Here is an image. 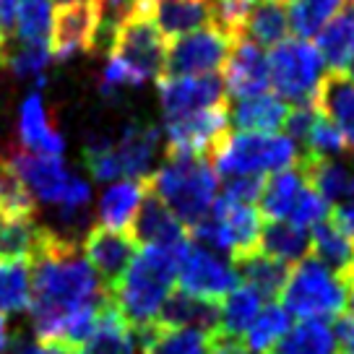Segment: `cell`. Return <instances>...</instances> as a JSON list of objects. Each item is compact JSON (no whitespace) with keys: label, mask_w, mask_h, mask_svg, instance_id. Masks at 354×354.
<instances>
[{"label":"cell","mask_w":354,"mask_h":354,"mask_svg":"<svg viewBox=\"0 0 354 354\" xmlns=\"http://www.w3.org/2000/svg\"><path fill=\"white\" fill-rule=\"evenodd\" d=\"M146 190L162 201L190 232L211 214L219 196V175L206 159H165L154 175L146 177Z\"/></svg>","instance_id":"3957f363"},{"label":"cell","mask_w":354,"mask_h":354,"mask_svg":"<svg viewBox=\"0 0 354 354\" xmlns=\"http://www.w3.org/2000/svg\"><path fill=\"white\" fill-rule=\"evenodd\" d=\"M32 302V268L26 261H0V315H21Z\"/></svg>","instance_id":"d590c367"},{"label":"cell","mask_w":354,"mask_h":354,"mask_svg":"<svg viewBox=\"0 0 354 354\" xmlns=\"http://www.w3.org/2000/svg\"><path fill=\"white\" fill-rule=\"evenodd\" d=\"M263 310V297L250 287L232 289L219 305V331L230 336H243Z\"/></svg>","instance_id":"e575fe53"},{"label":"cell","mask_w":354,"mask_h":354,"mask_svg":"<svg viewBox=\"0 0 354 354\" xmlns=\"http://www.w3.org/2000/svg\"><path fill=\"white\" fill-rule=\"evenodd\" d=\"M11 342L13 336H11V328H8V321H6V315H0V354H8Z\"/></svg>","instance_id":"681fc988"},{"label":"cell","mask_w":354,"mask_h":354,"mask_svg":"<svg viewBox=\"0 0 354 354\" xmlns=\"http://www.w3.org/2000/svg\"><path fill=\"white\" fill-rule=\"evenodd\" d=\"M159 128L151 122L133 120L125 125L115 146V156L120 165V175L125 180H146L149 169L154 165V156L159 151Z\"/></svg>","instance_id":"e0dca14e"},{"label":"cell","mask_w":354,"mask_h":354,"mask_svg":"<svg viewBox=\"0 0 354 354\" xmlns=\"http://www.w3.org/2000/svg\"><path fill=\"white\" fill-rule=\"evenodd\" d=\"M315 50L321 53L323 66L333 73H346L354 63V3L344 0L342 11L315 37Z\"/></svg>","instance_id":"7402d4cb"},{"label":"cell","mask_w":354,"mask_h":354,"mask_svg":"<svg viewBox=\"0 0 354 354\" xmlns=\"http://www.w3.org/2000/svg\"><path fill=\"white\" fill-rule=\"evenodd\" d=\"M349 305H352V315H354V287L349 289Z\"/></svg>","instance_id":"f5cc1de1"},{"label":"cell","mask_w":354,"mask_h":354,"mask_svg":"<svg viewBox=\"0 0 354 354\" xmlns=\"http://www.w3.org/2000/svg\"><path fill=\"white\" fill-rule=\"evenodd\" d=\"M55 3H60V6H68V3H86V0H55Z\"/></svg>","instance_id":"816d5d0a"},{"label":"cell","mask_w":354,"mask_h":354,"mask_svg":"<svg viewBox=\"0 0 354 354\" xmlns=\"http://www.w3.org/2000/svg\"><path fill=\"white\" fill-rule=\"evenodd\" d=\"M136 245L144 243V248H169V250H185L190 240L188 227L167 209L162 201L146 190V198L128 230Z\"/></svg>","instance_id":"2e32d148"},{"label":"cell","mask_w":354,"mask_h":354,"mask_svg":"<svg viewBox=\"0 0 354 354\" xmlns=\"http://www.w3.org/2000/svg\"><path fill=\"white\" fill-rule=\"evenodd\" d=\"M102 16H104L102 0L57 6L50 26V55L55 60H71L76 53L94 50L102 34Z\"/></svg>","instance_id":"8fae6325"},{"label":"cell","mask_w":354,"mask_h":354,"mask_svg":"<svg viewBox=\"0 0 354 354\" xmlns=\"http://www.w3.org/2000/svg\"><path fill=\"white\" fill-rule=\"evenodd\" d=\"M81 245H71L50 234L42 224V240L32 258V302L29 318L37 342L60 344L76 352L86 342L107 292L91 266L78 255Z\"/></svg>","instance_id":"6da1fadb"},{"label":"cell","mask_w":354,"mask_h":354,"mask_svg":"<svg viewBox=\"0 0 354 354\" xmlns=\"http://www.w3.org/2000/svg\"><path fill=\"white\" fill-rule=\"evenodd\" d=\"M268 63V84L274 86L281 102L297 104H313L315 91L326 76V66L321 53L308 39H284L281 44L271 47L266 55Z\"/></svg>","instance_id":"52a82bcc"},{"label":"cell","mask_w":354,"mask_h":354,"mask_svg":"<svg viewBox=\"0 0 354 354\" xmlns=\"http://www.w3.org/2000/svg\"><path fill=\"white\" fill-rule=\"evenodd\" d=\"M268 354H339L328 321H299Z\"/></svg>","instance_id":"1f68e13d"},{"label":"cell","mask_w":354,"mask_h":354,"mask_svg":"<svg viewBox=\"0 0 354 354\" xmlns=\"http://www.w3.org/2000/svg\"><path fill=\"white\" fill-rule=\"evenodd\" d=\"M243 39L263 47H277L284 39H289V13L287 3L281 0H258L253 11L245 21Z\"/></svg>","instance_id":"4dcf8cb0"},{"label":"cell","mask_w":354,"mask_h":354,"mask_svg":"<svg viewBox=\"0 0 354 354\" xmlns=\"http://www.w3.org/2000/svg\"><path fill=\"white\" fill-rule=\"evenodd\" d=\"M281 3H284V0H281Z\"/></svg>","instance_id":"9f6ffc18"},{"label":"cell","mask_w":354,"mask_h":354,"mask_svg":"<svg viewBox=\"0 0 354 354\" xmlns=\"http://www.w3.org/2000/svg\"><path fill=\"white\" fill-rule=\"evenodd\" d=\"M287 115V102L266 91L261 97L234 102V107L230 110V125L237 128V133H279L284 131Z\"/></svg>","instance_id":"d4e9b609"},{"label":"cell","mask_w":354,"mask_h":354,"mask_svg":"<svg viewBox=\"0 0 354 354\" xmlns=\"http://www.w3.org/2000/svg\"><path fill=\"white\" fill-rule=\"evenodd\" d=\"M266 185V177L261 175H240V177H227V185L219 196H224L232 203H243V206H253L261 198Z\"/></svg>","instance_id":"ee69618b"},{"label":"cell","mask_w":354,"mask_h":354,"mask_svg":"<svg viewBox=\"0 0 354 354\" xmlns=\"http://www.w3.org/2000/svg\"><path fill=\"white\" fill-rule=\"evenodd\" d=\"M154 24L167 42L214 26V0H156Z\"/></svg>","instance_id":"ffe728a7"},{"label":"cell","mask_w":354,"mask_h":354,"mask_svg":"<svg viewBox=\"0 0 354 354\" xmlns=\"http://www.w3.org/2000/svg\"><path fill=\"white\" fill-rule=\"evenodd\" d=\"M310 250L315 261H321L326 268L339 274L349 284V289L354 287V243L331 216L313 230Z\"/></svg>","instance_id":"603a6c76"},{"label":"cell","mask_w":354,"mask_h":354,"mask_svg":"<svg viewBox=\"0 0 354 354\" xmlns=\"http://www.w3.org/2000/svg\"><path fill=\"white\" fill-rule=\"evenodd\" d=\"M206 354H250L248 344L240 336H230V333L214 331L209 336V346Z\"/></svg>","instance_id":"f6af8a7d"},{"label":"cell","mask_w":354,"mask_h":354,"mask_svg":"<svg viewBox=\"0 0 354 354\" xmlns=\"http://www.w3.org/2000/svg\"><path fill=\"white\" fill-rule=\"evenodd\" d=\"M3 162L11 167L13 175L24 183V188L32 193L34 203L39 201L50 209H60L66 203L73 172L60 156H42L24 149H11L3 156Z\"/></svg>","instance_id":"7c38bea8"},{"label":"cell","mask_w":354,"mask_h":354,"mask_svg":"<svg viewBox=\"0 0 354 354\" xmlns=\"http://www.w3.org/2000/svg\"><path fill=\"white\" fill-rule=\"evenodd\" d=\"M211 333L198 328H172L151 323L138 331L144 354H206Z\"/></svg>","instance_id":"f1b7e54d"},{"label":"cell","mask_w":354,"mask_h":354,"mask_svg":"<svg viewBox=\"0 0 354 354\" xmlns=\"http://www.w3.org/2000/svg\"><path fill=\"white\" fill-rule=\"evenodd\" d=\"M146 198V180H118L100 196L97 227L110 232H128Z\"/></svg>","instance_id":"44dd1931"},{"label":"cell","mask_w":354,"mask_h":354,"mask_svg":"<svg viewBox=\"0 0 354 354\" xmlns=\"http://www.w3.org/2000/svg\"><path fill=\"white\" fill-rule=\"evenodd\" d=\"M81 250L84 261L91 266L104 292H110L131 266L136 255V240L128 232H110L104 227H91L86 240L81 243Z\"/></svg>","instance_id":"5bb4252c"},{"label":"cell","mask_w":354,"mask_h":354,"mask_svg":"<svg viewBox=\"0 0 354 354\" xmlns=\"http://www.w3.org/2000/svg\"><path fill=\"white\" fill-rule=\"evenodd\" d=\"M42 240V224L37 219H6L0 216V261L32 263Z\"/></svg>","instance_id":"8d00e7d4"},{"label":"cell","mask_w":354,"mask_h":354,"mask_svg":"<svg viewBox=\"0 0 354 354\" xmlns=\"http://www.w3.org/2000/svg\"><path fill=\"white\" fill-rule=\"evenodd\" d=\"M234 271L245 281V287L255 289L263 299L279 297L289 277L287 263H281V261L261 253V250H253V253L237 258L234 261Z\"/></svg>","instance_id":"f546056e"},{"label":"cell","mask_w":354,"mask_h":354,"mask_svg":"<svg viewBox=\"0 0 354 354\" xmlns=\"http://www.w3.org/2000/svg\"><path fill=\"white\" fill-rule=\"evenodd\" d=\"M71 354H136V331L122 321L110 297L102 305L91 336Z\"/></svg>","instance_id":"484cf974"},{"label":"cell","mask_w":354,"mask_h":354,"mask_svg":"<svg viewBox=\"0 0 354 354\" xmlns=\"http://www.w3.org/2000/svg\"><path fill=\"white\" fill-rule=\"evenodd\" d=\"M177 281H180V292L206 299V302H216V305L232 289L240 287V277L234 266L214 250L201 248L196 243H190L180 255Z\"/></svg>","instance_id":"30bf717a"},{"label":"cell","mask_w":354,"mask_h":354,"mask_svg":"<svg viewBox=\"0 0 354 354\" xmlns=\"http://www.w3.org/2000/svg\"><path fill=\"white\" fill-rule=\"evenodd\" d=\"M167 39L154 24V3L136 0L110 34V60L120 63L141 86L165 73Z\"/></svg>","instance_id":"277c9868"},{"label":"cell","mask_w":354,"mask_h":354,"mask_svg":"<svg viewBox=\"0 0 354 354\" xmlns=\"http://www.w3.org/2000/svg\"><path fill=\"white\" fill-rule=\"evenodd\" d=\"M289 331V315L284 308L279 305H268L258 313V318L253 321V326L248 328V349L253 354H268L279 342L281 336Z\"/></svg>","instance_id":"f35d334b"},{"label":"cell","mask_w":354,"mask_h":354,"mask_svg":"<svg viewBox=\"0 0 354 354\" xmlns=\"http://www.w3.org/2000/svg\"><path fill=\"white\" fill-rule=\"evenodd\" d=\"M19 138H21L24 151L42 156H60L66 151V138L55 131L50 120V112L44 104L42 94L32 91L26 94L19 110Z\"/></svg>","instance_id":"ac0fdd59"},{"label":"cell","mask_w":354,"mask_h":354,"mask_svg":"<svg viewBox=\"0 0 354 354\" xmlns=\"http://www.w3.org/2000/svg\"><path fill=\"white\" fill-rule=\"evenodd\" d=\"M344 0H292L287 6L289 32L297 34V39L318 37L321 29L342 11Z\"/></svg>","instance_id":"74e56055"},{"label":"cell","mask_w":354,"mask_h":354,"mask_svg":"<svg viewBox=\"0 0 354 354\" xmlns=\"http://www.w3.org/2000/svg\"><path fill=\"white\" fill-rule=\"evenodd\" d=\"M346 76H349V81H352V84H354V63H352V66H349V71H346Z\"/></svg>","instance_id":"db71d44e"},{"label":"cell","mask_w":354,"mask_h":354,"mask_svg":"<svg viewBox=\"0 0 354 354\" xmlns=\"http://www.w3.org/2000/svg\"><path fill=\"white\" fill-rule=\"evenodd\" d=\"M221 81H224V94H230L234 102L266 94L268 91L266 53L248 39H237L221 68Z\"/></svg>","instance_id":"9a60e30c"},{"label":"cell","mask_w":354,"mask_h":354,"mask_svg":"<svg viewBox=\"0 0 354 354\" xmlns=\"http://www.w3.org/2000/svg\"><path fill=\"white\" fill-rule=\"evenodd\" d=\"M313 107L342 131L349 151H354V84L349 76L328 71L315 91Z\"/></svg>","instance_id":"d6986e66"},{"label":"cell","mask_w":354,"mask_h":354,"mask_svg":"<svg viewBox=\"0 0 354 354\" xmlns=\"http://www.w3.org/2000/svg\"><path fill=\"white\" fill-rule=\"evenodd\" d=\"M84 165H86L88 175L97 183H118L122 180L120 165L115 156V146L107 138H88V144L84 146Z\"/></svg>","instance_id":"b9f144b4"},{"label":"cell","mask_w":354,"mask_h":354,"mask_svg":"<svg viewBox=\"0 0 354 354\" xmlns=\"http://www.w3.org/2000/svg\"><path fill=\"white\" fill-rule=\"evenodd\" d=\"M281 302L287 315L302 321H328L339 318L349 302V284L315 258H302L289 268L287 284L281 289Z\"/></svg>","instance_id":"8992f818"},{"label":"cell","mask_w":354,"mask_h":354,"mask_svg":"<svg viewBox=\"0 0 354 354\" xmlns=\"http://www.w3.org/2000/svg\"><path fill=\"white\" fill-rule=\"evenodd\" d=\"M331 219L352 237V243H354V185H352L349 198L344 201V203H339L336 209H331Z\"/></svg>","instance_id":"7dc6e473"},{"label":"cell","mask_w":354,"mask_h":354,"mask_svg":"<svg viewBox=\"0 0 354 354\" xmlns=\"http://www.w3.org/2000/svg\"><path fill=\"white\" fill-rule=\"evenodd\" d=\"M183 250L169 248H141L120 281L107 292L110 302L131 328H146L156 323L159 310L172 295L177 281V266Z\"/></svg>","instance_id":"7a4b0ae2"},{"label":"cell","mask_w":354,"mask_h":354,"mask_svg":"<svg viewBox=\"0 0 354 354\" xmlns=\"http://www.w3.org/2000/svg\"><path fill=\"white\" fill-rule=\"evenodd\" d=\"M305 188H308V180L297 165L266 177L263 193L258 198L261 201V216L271 221H289Z\"/></svg>","instance_id":"83f0119b"},{"label":"cell","mask_w":354,"mask_h":354,"mask_svg":"<svg viewBox=\"0 0 354 354\" xmlns=\"http://www.w3.org/2000/svg\"><path fill=\"white\" fill-rule=\"evenodd\" d=\"M11 24L21 44H26V47H50L53 0H19Z\"/></svg>","instance_id":"836d02e7"},{"label":"cell","mask_w":354,"mask_h":354,"mask_svg":"<svg viewBox=\"0 0 354 354\" xmlns=\"http://www.w3.org/2000/svg\"><path fill=\"white\" fill-rule=\"evenodd\" d=\"M258 250L281 263H299L310 250V234L287 221H268L261 232Z\"/></svg>","instance_id":"d6a6232c"},{"label":"cell","mask_w":354,"mask_h":354,"mask_svg":"<svg viewBox=\"0 0 354 354\" xmlns=\"http://www.w3.org/2000/svg\"><path fill=\"white\" fill-rule=\"evenodd\" d=\"M230 133V110L227 104H216L209 110H198L167 120L165 159H206L216 151L219 141Z\"/></svg>","instance_id":"ba28073f"},{"label":"cell","mask_w":354,"mask_h":354,"mask_svg":"<svg viewBox=\"0 0 354 354\" xmlns=\"http://www.w3.org/2000/svg\"><path fill=\"white\" fill-rule=\"evenodd\" d=\"M302 146H305V154L321 156V159H336V156L349 154V146H346V138L342 136V131L331 120H326L321 112H318L315 122L310 125Z\"/></svg>","instance_id":"60d3db41"},{"label":"cell","mask_w":354,"mask_h":354,"mask_svg":"<svg viewBox=\"0 0 354 354\" xmlns=\"http://www.w3.org/2000/svg\"><path fill=\"white\" fill-rule=\"evenodd\" d=\"M297 167L302 169V175L308 180V185L318 196H321L328 206H339L349 198L354 185V175L346 165H342L339 159H321V156L302 154L297 159Z\"/></svg>","instance_id":"cb8c5ba5"},{"label":"cell","mask_w":354,"mask_h":354,"mask_svg":"<svg viewBox=\"0 0 354 354\" xmlns=\"http://www.w3.org/2000/svg\"><path fill=\"white\" fill-rule=\"evenodd\" d=\"M149 3H156V0H149Z\"/></svg>","instance_id":"11a10c76"},{"label":"cell","mask_w":354,"mask_h":354,"mask_svg":"<svg viewBox=\"0 0 354 354\" xmlns=\"http://www.w3.org/2000/svg\"><path fill=\"white\" fill-rule=\"evenodd\" d=\"M8 354H71V349L60 344H42V342H21L16 344Z\"/></svg>","instance_id":"c3c4849f"},{"label":"cell","mask_w":354,"mask_h":354,"mask_svg":"<svg viewBox=\"0 0 354 354\" xmlns=\"http://www.w3.org/2000/svg\"><path fill=\"white\" fill-rule=\"evenodd\" d=\"M156 323L172 326V328H198V331L214 333L219 331V305L185 292H172L159 310Z\"/></svg>","instance_id":"4316f807"},{"label":"cell","mask_w":354,"mask_h":354,"mask_svg":"<svg viewBox=\"0 0 354 354\" xmlns=\"http://www.w3.org/2000/svg\"><path fill=\"white\" fill-rule=\"evenodd\" d=\"M6 55H8V32H6V21L0 13V66L6 63Z\"/></svg>","instance_id":"f907efd6"},{"label":"cell","mask_w":354,"mask_h":354,"mask_svg":"<svg viewBox=\"0 0 354 354\" xmlns=\"http://www.w3.org/2000/svg\"><path fill=\"white\" fill-rule=\"evenodd\" d=\"M159 84V100L165 110V120L183 118L190 112L209 110L216 104H224V81L219 73L209 76H162Z\"/></svg>","instance_id":"4fadbf2b"},{"label":"cell","mask_w":354,"mask_h":354,"mask_svg":"<svg viewBox=\"0 0 354 354\" xmlns=\"http://www.w3.org/2000/svg\"><path fill=\"white\" fill-rule=\"evenodd\" d=\"M333 336H336V349L339 354H354V315H339L336 321V328H333Z\"/></svg>","instance_id":"bcb514c9"},{"label":"cell","mask_w":354,"mask_h":354,"mask_svg":"<svg viewBox=\"0 0 354 354\" xmlns=\"http://www.w3.org/2000/svg\"><path fill=\"white\" fill-rule=\"evenodd\" d=\"M232 39L216 26L177 37L167 42L165 73L162 76H209L219 73L232 53ZM159 76V78H162Z\"/></svg>","instance_id":"9c48e42d"},{"label":"cell","mask_w":354,"mask_h":354,"mask_svg":"<svg viewBox=\"0 0 354 354\" xmlns=\"http://www.w3.org/2000/svg\"><path fill=\"white\" fill-rule=\"evenodd\" d=\"M297 159V144L284 133H227L211 154V167L224 177H266L295 167Z\"/></svg>","instance_id":"5b68a950"},{"label":"cell","mask_w":354,"mask_h":354,"mask_svg":"<svg viewBox=\"0 0 354 354\" xmlns=\"http://www.w3.org/2000/svg\"><path fill=\"white\" fill-rule=\"evenodd\" d=\"M0 216L6 219H34L37 203L13 169L0 159Z\"/></svg>","instance_id":"ab89813d"},{"label":"cell","mask_w":354,"mask_h":354,"mask_svg":"<svg viewBox=\"0 0 354 354\" xmlns=\"http://www.w3.org/2000/svg\"><path fill=\"white\" fill-rule=\"evenodd\" d=\"M53 63V55H50V47H26V44H19L16 50H8L6 55V63L16 73V76H32L34 84L42 88L44 86V71Z\"/></svg>","instance_id":"7bdbcfd3"}]
</instances>
